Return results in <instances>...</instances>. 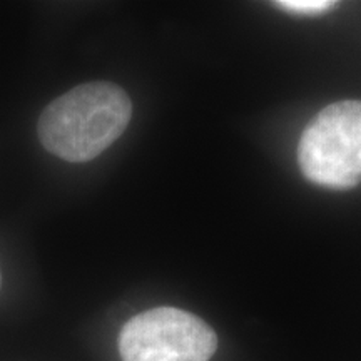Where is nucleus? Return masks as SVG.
<instances>
[{
  "mask_svg": "<svg viewBox=\"0 0 361 361\" xmlns=\"http://www.w3.org/2000/svg\"><path fill=\"white\" fill-rule=\"evenodd\" d=\"M273 6L290 13H296V16H319V13L336 7V2H328V0H281V2H274Z\"/></svg>",
  "mask_w": 361,
  "mask_h": 361,
  "instance_id": "obj_4",
  "label": "nucleus"
},
{
  "mask_svg": "<svg viewBox=\"0 0 361 361\" xmlns=\"http://www.w3.org/2000/svg\"><path fill=\"white\" fill-rule=\"evenodd\" d=\"M218 336L200 316L159 306L133 316L119 335L123 361H209Z\"/></svg>",
  "mask_w": 361,
  "mask_h": 361,
  "instance_id": "obj_3",
  "label": "nucleus"
},
{
  "mask_svg": "<svg viewBox=\"0 0 361 361\" xmlns=\"http://www.w3.org/2000/svg\"><path fill=\"white\" fill-rule=\"evenodd\" d=\"M0 286H2V274H0Z\"/></svg>",
  "mask_w": 361,
  "mask_h": 361,
  "instance_id": "obj_5",
  "label": "nucleus"
},
{
  "mask_svg": "<svg viewBox=\"0 0 361 361\" xmlns=\"http://www.w3.org/2000/svg\"><path fill=\"white\" fill-rule=\"evenodd\" d=\"M301 173L329 189H350L361 180V101L329 104L301 134Z\"/></svg>",
  "mask_w": 361,
  "mask_h": 361,
  "instance_id": "obj_2",
  "label": "nucleus"
},
{
  "mask_svg": "<svg viewBox=\"0 0 361 361\" xmlns=\"http://www.w3.org/2000/svg\"><path fill=\"white\" fill-rule=\"evenodd\" d=\"M133 102L112 82H89L54 99L39 117L40 144L67 162H87L111 147L128 128Z\"/></svg>",
  "mask_w": 361,
  "mask_h": 361,
  "instance_id": "obj_1",
  "label": "nucleus"
}]
</instances>
